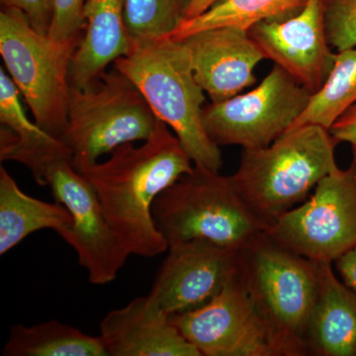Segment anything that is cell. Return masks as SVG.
<instances>
[{
    "instance_id": "18",
    "label": "cell",
    "mask_w": 356,
    "mask_h": 356,
    "mask_svg": "<svg viewBox=\"0 0 356 356\" xmlns=\"http://www.w3.org/2000/svg\"><path fill=\"white\" fill-rule=\"evenodd\" d=\"M305 343L309 355L356 356V292L321 264L320 287Z\"/></svg>"
},
{
    "instance_id": "5",
    "label": "cell",
    "mask_w": 356,
    "mask_h": 356,
    "mask_svg": "<svg viewBox=\"0 0 356 356\" xmlns=\"http://www.w3.org/2000/svg\"><path fill=\"white\" fill-rule=\"evenodd\" d=\"M236 276L261 317L295 355H309L305 337L321 264L281 247L264 232L241 250Z\"/></svg>"
},
{
    "instance_id": "15",
    "label": "cell",
    "mask_w": 356,
    "mask_h": 356,
    "mask_svg": "<svg viewBox=\"0 0 356 356\" xmlns=\"http://www.w3.org/2000/svg\"><path fill=\"white\" fill-rule=\"evenodd\" d=\"M99 330L109 356H201L151 294L109 312Z\"/></svg>"
},
{
    "instance_id": "21",
    "label": "cell",
    "mask_w": 356,
    "mask_h": 356,
    "mask_svg": "<svg viewBox=\"0 0 356 356\" xmlns=\"http://www.w3.org/2000/svg\"><path fill=\"white\" fill-rule=\"evenodd\" d=\"M308 0H219L205 13L187 18L168 38L184 40L195 33L220 27L248 30L264 21H282L303 10Z\"/></svg>"
},
{
    "instance_id": "16",
    "label": "cell",
    "mask_w": 356,
    "mask_h": 356,
    "mask_svg": "<svg viewBox=\"0 0 356 356\" xmlns=\"http://www.w3.org/2000/svg\"><path fill=\"white\" fill-rule=\"evenodd\" d=\"M0 159L26 166L33 178L44 186L51 165L72 159L70 147L62 138L51 135L30 121L20 100V92L11 77L0 69Z\"/></svg>"
},
{
    "instance_id": "26",
    "label": "cell",
    "mask_w": 356,
    "mask_h": 356,
    "mask_svg": "<svg viewBox=\"0 0 356 356\" xmlns=\"http://www.w3.org/2000/svg\"><path fill=\"white\" fill-rule=\"evenodd\" d=\"M2 8H15L25 14L36 31L48 35L51 22V0H0Z\"/></svg>"
},
{
    "instance_id": "4",
    "label": "cell",
    "mask_w": 356,
    "mask_h": 356,
    "mask_svg": "<svg viewBox=\"0 0 356 356\" xmlns=\"http://www.w3.org/2000/svg\"><path fill=\"white\" fill-rule=\"evenodd\" d=\"M153 215L168 247L205 240L242 250L266 229L241 197L231 177L195 165L159 194Z\"/></svg>"
},
{
    "instance_id": "8",
    "label": "cell",
    "mask_w": 356,
    "mask_h": 356,
    "mask_svg": "<svg viewBox=\"0 0 356 356\" xmlns=\"http://www.w3.org/2000/svg\"><path fill=\"white\" fill-rule=\"evenodd\" d=\"M273 242L318 264L356 247V163L323 178L312 195L266 229Z\"/></svg>"
},
{
    "instance_id": "7",
    "label": "cell",
    "mask_w": 356,
    "mask_h": 356,
    "mask_svg": "<svg viewBox=\"0 0 356 356\" xmlns=\"http://www.w3.org/2000/svg\"><path fill=\"white\" fill-rule=\"evenodd\" d=\"M81 38L58 41L32 27L15 8L0 11V55L34 121L62 138L67 124L70 67Z\"/></svg>"
},
{
    "instance_id": "25",
    "label": "cell",
    "mask_w": 356,
    "mask_h": 356,
    "mask_svg": "<svg viewBox=\"0 0 356 356\" xmlns=\"http://www.w3.org/2000/svg\"><path fill=\"white\" fill-rule=\"evenodd\" d=\"M86 0H51L49 36L58 41L83 38Z\"/></svg>"
},
{
    "instance_id": "6",
    "label": "cell",
    "mask_w": 356,
    "mask_h": 356,
    "mask_svg": "<svg viewBox=\"0 0 356 356\" xmlns=\"http://www.w3.org/2000/svg\"><path fill=\"white\" fill-rule=\"evenodd\" d=\"M158 121L139 88L113 67L91 88L70 86L62 139L83 173L121 145L149 139Z\"/></svg>"
},
{
    "instance_id": "22",
    "label": "cell",
    "mask_w": 356,
    "mask_h": 356,
    "mask_svg": "<svg viewBox=\"0 0 356 356\" xmlns=\"http://www.w3.org/2000/svg\"><path fill=\"white\" fill-rule=\"evenodd\" d=\"M355 103L356 48H353L337 51L327 81L312 95L306 109L288 131L305 125H318L330 131L334 122Z\"/></svg>"
},
{
    "instance_id": "13",
    "label": "cell",
    "mask_w": 356,
    "mask_h": 356,
    "mask_svg": "<svg viewBox=\"0 0 356 356\" xmlns=\"http://www.w3.org/2000/svg\"><path fill=\"white\" fill-rule=\"evenodd\" d=\"M248 32L264 58L284 70L312 95L327 81L337 54L325 34L323 0H308L294 17L264 21Z\"/></svg>"
},
{
    "instance_id": "1",
    "label": "cell",
    "mask_w": 356,
    "mask_h": 356,
    "mask_svg": "<svg viewBox=\"0 0 356 356\" xmlns=\"http://www.w3.org/2000/svg\"><path fill=\"white\" fill-rule=\"evenodd\" d=\"M192 163L177 135L159 119L143 145H121L106 161L83 173L129 255L153 259L168 250L154 222V203L159 194L191 172Z\"/></svg>"
},
{
    "instance_id": "9",
    "label": "cell",
    "mask_w": 356,
    "mask_h": 356,
    "mask_svg": "<svg viewBox=\"0 0 356 356\" xmlns=\"http://www.w3.org/2000/svg\"><path fill=\"white\" fill-rule=\"evenodd\" d=\"M311 96L308 89L274 65L257 88L205 105L204 128L219 147H267L287 132L306 109Z\"/></svg>"
},
{
    "instance_id": "20",
    "label": "cell",
    "mask_w": 356,
    "mask_h": 356,
    "mask_svg": "<svg viewBox=\"0 0 356 356\" xmlns=\"http://www.w3.org/2000/svg\"><path fill=\"white\" fill-rule=\"evenodd\" d=\"M4 356H109L102 337L89 336L58 321L13 325Z\"/></svg>"
},
{
    "instance_id": "30",
    "label": "cell",
    "mask_w": 356,
    "mask_h": 356,
    "mask_svg": "<svg viewBox=\"0 0 356 356\" xmlns=\"http://www.w3.org/2000/svg\"><path fill=\"white\" fill-rule=\"evenodd\" d=\"M351 151H353V161L356 163V145H351Z\"/></svg>"
},
{
    "instance_id": "24",
    "label": "cell",
    "mask_w": 356,
    "mask_h": 356,
    "mask_svg": "<svg viewBox=\"0 0 356 356\" xmlns=\"http://www.w3.org/2000/svg\"><path fill=\"white\" fill-rule=\"evenodd\" d=\"M327 42L337 51L356 48V0H323Z\"/></svg>"
},
{
    "instance_id": "19",
    "label": "cell",
    "mask_w": 356,
    "mask_h": 356,
    "mask_svg": "<svg viewBox=\"0 0 356 356\" xmlns=\"http://www.w3.org/2000/svg\"><path fill=\"white\" fill-rule=\"evenodd\" d=\"M72 222L64 205L28 195L6 168H0V254H7L40 229H54L62 236Z\"/></svg>"
},
{
    "instance_id": "27",
    "label": "cell",
    "mask_w": 356,
    "mask_h": 356,
    "mask_svg": "<svg viewBox=\"0 0 356 356\" xmlns=\"http://www.w3.org/2000/svg\"><path fill=\"white\" fill-rule=\"evenodd\" d=\"M330 133L339 144L346 142L356 145V103L334 122Z\"/></svg>"
},
{
    "instance_id": "29",
    "label": "cell",
    "mask_w": 356,
    "mask_h": 356,
    "mask_svg": "<svg viewBox=\"0 0 356 356\" xmlns=\"http://www.w3.org/2000/svg\"><path fill=\"white\" fill-rule=\"evenodd\" d=\"M217 1H219V0H191L188 9H187L186 18L185 19L200 15V14L208 10L211 6H214Z\"/></svg>"
},
{
    "instance_id": "2",
    "label": "cell",
    "mask_w": 356,
    "mask_h": 356,
    "mask_svg": "<svg viewBox=\"0 0 356 356\" xmlns=\"http://www.w3.org/2000/svg\"><path fill=\"white\" fill-rule=\"evenodd\" d=\"M113 65L139 88L158 119L172 129L194 165L220 172V147L203 125L205 91L194 76L184 42L168 37L133 41L127 55Z\"/></svg>"
},
{
    "instance_id": "23",
    "label": "cell",
    "mask_w": 356,
    "mask_h": 356,
    "mask_svg": "<svg viewBox=\"0 0 356 356\" xmlns=\"http://www.w3.org/2000/svg\"><path fill=\"white\" fill-rule=\"evenodd\" d=\"M191 0H124L131 42L165 38L186 18Z\"/></svg>"
},
{
    "instance_id": "17",
    "label": "cell",
    "mask_w": 356,
    "mask_h": 356,
    "mask_svg": "<svg viewBox=\"0 0 356 356\" xmlns=\"http://www.w3.org/2000/svg\"><path fill=\"white\" fill-rule=\"evenodd\" d=\"M83 18V38L70 67V86L79 89L95 86L107 67L131 48L124 0H86Z\"/></svg>"
},
{
    "instance_id": "11",
    "label": "cell",
    "mask_w": 356,
    "mask_h": 356,
    "mask_svg": "<svg viewBox=\"0 0 356 356\" xmlns=\"http://www.w3.org/2000/svg\"><path fill=\"white\" fill-rule=\"evenodd\" d=\"M44 182L56 202L64 205L72 218V226L60 238L74 248L89 282L105 285L116 280L130 255L103 214L88 178L67 159L49 168Z\"/></svg>"
},
{
    "instance_id": "28",
    "label": "cell",
    "mask_w": 356,
    "mask_h": 356,
    "mask_svg": "<svg viewBox=\"0 0 356 356\" xmlns=\"http://www.w3.org/2000/svg\"><path fill=\"white\" fill-rule=\"evenodd\" d=\"M341 280L356 292V247L334 262Z\"/></svg>"
},
{
    "instance_id": "14",
    "label": "cell",
    "mask_w": 356,
    "mask_h": 356,
    "mask_svg": "<svg viewBox=\"0 0 356 356\" xmlns=\"http://www.w3.org/2000/svg\"><path fill=\"white\" fill-rule=\"evenodd\" d=\"M181 41L196 81L211 102H225L254 86L255 67L266 60L247 30L241 28H214Z\"/></svg>"
},
{
    "instance_id": "10",
    "label": "cell",
    "mask_w": 356,
    "mask_h": 356,
    "mask_svg": "<svg viewBox=\"0 0 356 356\" xmlns=\"http://www.w3.org/2000/svg\"><path fill=\"white\" fill-rule=\"evenodd\" d=\"M172 318L201 356H296L261 317L236 274L205 305Z\"/></svg>"
},
{
    "instance_id": "12",
    "label": "cell",
    "mask_w": 356,
    "mask_h": 356,
    "mask_svg": "<svg viewBox=\"0 0 356 356\" xmlns=\"http://www.w3.org/2000/svg\"><path fill=\"white\" fill-rule=\"evenodd\" d=\"M149 294L170 316L197 309L235 277L241 250L191 240L168 247Z\"/></svg>"
},
{
    "instance_id": "3",
    "label": "cell",
    "mask_w": 356,
    "mask_h": 356,
    "mask_svg": "<svg viewBox=\"0 0 356 356\" xmlns=\"http://www.w3.org/2000/svg\"><path fill=\"white\" fill-rule=\"evenodd\" d=\"M337 145L321 126L293 129L269 146L243 149L232 180L267 229L306 201L318 182L339 168L334 158Z\"/></svg>"
}]
</instances>
